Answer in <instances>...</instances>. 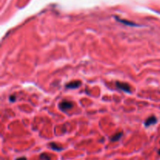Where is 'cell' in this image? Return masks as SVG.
Wrapping results in <instances>:
<instances>
[{
	"label": "cell",
	"mask_w": 160,
	"mask_h": 160,
	"mask_svg": "<svg viewBox=\"0 0 160 160\" xmlns=\"http://www.w3.org/2000/svg\"><path fill=\"white\" fill-rule=\"evenodd\" d=\"M74 107V103L70 101H62L59 104V108L60 109V110H62L63 112H66L67 110L71 109Z\"/></svg>",
	"instance_id": "obj_1"
},
{
	"label": "cell",
	"mask_w": 160,
	"mask_h": 160,
	"mask_svg": "<svg viewBox=\"0 0 160 160\" xmlns=\"http://www.w3.org/2000/svg\"><path fill=\"white\" fill-rule=\"evenodd\" d=\"M116 86L117 88L120 89L123 91H125L127 93H131V86L124 82H120V81H116Z\"/></svg>",
	"instance_id": "obj_2"
},
{
	"label": "cell",
	"mask_w": 160,
	"mask_h": 160,
	"mask_svg": "<svg viewBox=\"0 0 160 160\" xmlns=\"http://www.w3.org/2000/svg\"><path fill=\"white\" fill-rule=\"evenodd\" d=\"M157 121H158V120H157V118H156L155 116H149V117L144 121V124L145 127H150V126H152V125L156 124V123H157Z\"/></svg>",
	"instance_id": "obj_3"
},
{
	"label": "cell",
	"mask_w": 160,
	"mask_h": 160,
	"mask_svg": "<svg viewBox=\"0 0 160 160\" xmlns=\"http://www.w3.org/2000/svg\"><path fill=\"white\" fill-rule=\"evenodd\" d=\"M80 84H81V82L79 80H74V81H71V82L66 84V87L69 88V89H75V88L79 87Z\"/></svg>",
	"instance_id": "obj_4"
},
{
	"label": "cell",
	"mask_w": 160,
	"mask_h": 160,
	"mask_svg": "<svg viewBox=\"0 0 160 160\" xmlns=\"http://www.w3.org/2000/svg\"><path fill=\"white\" fill-rule=\"evenodd\" d=\"M115 18H116V20L117 21H119V22H120V23H122L123 24H126V25H128V26H135V27L138 26L137 24H134V23L131 22V21H128V20H122V19H120V18H119L117 17H115Z\"/></svg>",
	"instance_id": "obj_5"
},
{
	"label": "cell",
	"mask_w": 160,
	"mask_h": 160,
	"mask_svg": "<svg viewBox=\"0 0 160 160\" xmlns=\"http://www.w3.org/2000/svg\"><path fill=\"white\" fill-rule=\"evenodd\" d=\"M49 147H50L52 149H53L55 151H58V152H60V151L63 150V147L60 146V145H59L58 144H56V143H55V142H51V143L49 144Z\"/></svg>",
	"instance_id": "obj_6"
},
{
	"label": "cell",
	"mask_w": 160,
	"mask_h": 160,
	"mask_svg": "<svg viewBox=\"0 0 160 160\" xmlns=\"http://www.w3.org/2000/svg\"><path fill=\"white\" fill-rule=\"evenodd\" d=\"M123 136V132H118V133H116L114 135H112L111 137H110V141H119L121 137Z\"/></svg>",
	"instance_id": "obj_7"
},
{
	"label": "cell",
	"mask_w": 160,
	"mask_h": 160,
	"mask_svg": "<svg viewBox=\"0 0 160 160\" xmlns=\"http://www.w3.org/2000/svg\"><path fill=\"white\" fill-rule=\"evenodd\" d=\"M40 159L42 160H51L50 157L46 153H42L40 155Z\"/></svg>",
	"instance_id": "obj_8"
},
{
	"label": "cell",
	"mask_w": 160,
	"mask_h": 160,
	"mask_svg": "<svg viewBox=\"0 0 160 160\" xmlns=\"http://www.w3.org/2000/svg\"><path fill=\"white\" fill-rule=\"evenodd\" d=\"M9 101H10V102H15V101H16V95H10V96H9Z\"/></svg>",
	"instance_id": "obj_9"
},
{
	"label": "cell",
	"mask_w": 160,
	"mask_h": 160,
	"mask_svg": "<svg viewBox=\"0 0 160 160\" xmlns=\"http://www.w3.org/2000/svg\"><path fill=\"white\" fill-rule=\"evenodd\" d=\"M16 160H27V159L26 157H24V156H22V157H19V158H17Z\"/></svg>",
	"instance_id": "obj_10"
},
{
	"label": "cell",
	"mask_w": 160,
	"mask_h": 160,
	"mask_svg": "<svg viewBox=\"0 0 160 160\" xmlns=\"http://www.w3.org/2000/svg\"><path fill=\"white\" fill-rule=\"evenodd\" d=\"M158 153H159V155H160V149L158 151Z\"/></svg>",
	"instance_id": "obj_11"
}]
</instances>
